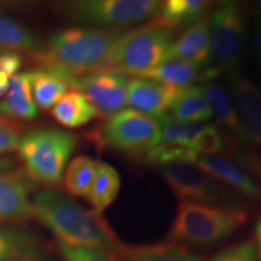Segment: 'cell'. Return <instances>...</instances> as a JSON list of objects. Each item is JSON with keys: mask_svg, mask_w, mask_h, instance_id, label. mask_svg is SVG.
<instances>
[{"mask_svg": "<svg viewBox=\"0 0 261 261\" xmlns=\"http://www.w3.org/2000/svg\"><path fill=\"white\" fill-rule=\"evenodd\" d=\"M160 125L154 117L123 109L106 120L98 139L108 148L132 158H143L158 145Z\"/></svg>", "mask_w": 261, "mask_h": 261, "instance_id": "9c48e42d", "label": "cell"}, {"mask_svg": "<svg viewBox=\"0 0 261 261\" xmlns=\"http://www.w3.org/2000/svg\"><path fill=\"white\" fill-rule=\"evenodd\" d=\"M32 217L46 226L60 243L106 250L120 255L123 244L109 224L57 190L39 191L32 198Z\"/></svg>", "mask_w": 261, "mask_h": 261, "instance_id": "6da1fadb", "label": "cell"}, {"mask_svg": "<svg viewBox=\"0 0 261 261\" xmlns=\"http://www.w3.org/2000/svg\"><path fill=\"white\" fill-rule=\"evenodd\" d=\"M247 221L248 214L243 210L180 201L168 241L187 248L214 246L232 236Z\"/></svg>", "mask_w": 261, "mask_h": 261, "instance_id": "3957f363", "label": "cell"}, {"mask_svg": "<svg viewBox=\"0 0 261 261\" xmlns=\"http://www.w3.org/2000/svg\"><path fill=\"white\" fill-rule=\"evenodd\" d=\"M210 18V64L215 71L240 69L247 45L244 8L237 2H221Z\"/></svg>", "mask_w": 261, "mask_h": 261, "instance_id": "8992f818", "label": "cell"}, {"mask_svg": "<svg viewBox=\"0 0 261 261\" xmlns=\"http://www.w3.org/2000/svg\"><path fill=\"white\" fill-rule=\"evenodd\" d=\"M31 79V71L18 73L10 79L8 93L0 100V116L23 121L37 119L38 107L33 99Z\"/></svg>", "mask_w": 261, "mask_h": 261, "instance_id": "e0dca14e", "label": "cell"}, {"mask_svg": "<svg viewBox=\"0 0 261 261\" xmlns=\"http://www.w3.org/2000/svg\"><path fill=\"white\" fill-rule=\"evenodd\" d=\"M210 6L204 0H167L161 3L151 22L171 29L188 28L205 17Z\"/></svg>", "mask_w": 261, "mask_h": 261, "instance_id": "d6986e66", "label": "cell"}, {"mask_svg": "<svg viewBox=\"0 0 261 261\" xmlns=\"http://www.w3.org/2000/svg\"><path fill=\"white\" fill-rule=\"evenodd\" d=\"M44 44L23 24L0 14V48L16 52L24 51L35 56L42 51Z\"/></svg>", "mask_w": 261, "mask_h": 261, "instance_id": "484cf974", "label": "cell"}, {"mask_svg": "<svg viewBox=\"0 0 261 261\" xmlns=\"http://www.w3.org/2000/svg\"><path fill=\"white\" fill-rule=\"evenodd\" d=\"M160 6L156 0H77L62 3L60 10L79 23L117 29L152 18Z\"/></svg>", "mask_w": 261, "mask_h": 261, "instance_id": "52a82bcc", "label": "cell"}, {"mask_svg": "<svg viewBox=\"0 0 261 261\" xmlns=\"http://www.w3.org/2000/svg\"><path fill=\"white\" fill-rule=\"evenodd\" d=\"M58 250L65 261H123L120 255L106 250L75 248L58 242Z\"/></svg>", "mask_w": 261, "mask_h": 261, "instance_id": "f546056e", "label": "cell"}, {"mask_svg": "<svg viewBox=\"0 0 261 261\" xmlns=\"http://www.w3.org/2000/svg\"><path fill=\"white\" fill-rule=\"evenodd\" d=\"M253 45H254V55L257 67L261 69V17L257 16L253 27Z\"/></svg>", "mask_w": 261, "mask_h": 261, "instance_id": "e575fe53", "label": "cell"}, {"mask_svg": "<svg viewBox=\"0 0 261 261\" xmlns=\"http://www.w3.org/2000/svg\"><path fill=\"white\" fill-rule=\"evenodd\" d=\"M168 115L179 122L204 123L213 117V112L201 86H191L178 93Z\"/></svg>", "mask_w": 261, "mask_h": 261, "instance_id": "ffe728a7", "label": "cell"}, {"mask_svg": "<svg viewBox=\"0 0 261 261\" xmlns=\"http://www.w3.org/2000/svg\"><path fill=\"white\" fill-rule=\"evenodd\" d=\"M255 247L257 252V259L261 261V218L256 221L255 225Z\"/></svg>", "mask_w": 261, "mask_h": 261, "instance_id": "8d00e7d4", "label": "cell"}, {"mask_svg": "<svg viewBox=\"0 0 261 261\" xmlns=\"http://www.w3.org/2000/svg\"><path fill=\"white\" fill-rule=\"evenodd\" d=\"M51 115L67 128H79L98 116L97 110L77 91L67 92L51 109Z\"/></svg>", "mask_w": 261, "mask_h": 261, "instance_id": "44dd1931", "label": "cell"}, {"mask_svg": "<svg viewBox=\"0 0 261 261\" xmlns=\"http://www.w3.org/2000/svg\"><path fill=\"white\" fill-rule=\"evenodd\" d=\"M0 261H47L34 238L17 230L0 228Z\"/></svg>", "mask_w": 261, "mask_h": 261, "instance_id": "cb8c5ba5", "label": "cell"}, {"mask_svg": "<svg viewBox=\"0 0 261 261\" xmlns=\"http://www.w3.org/2000/svg\"><path fill=\"white\" fill-rule=\"evenodd\" d=\"M23 65V57L16 51L2 50L0 51V71L12 77L18 74L19 69Z\"/></svg>", "mask_w": 261, "mask_h": 261, "instance_id": "836d02e7", "label": "cell"}, {"mask_svg": "<svg viewBox=\"0 0 261 261\" xmlns=\"http://www.w3.org/2000/svg\"><path fill=\"white\" fill-rule=\"evenodd\" d=\"M18 126L6 117L0 116V155L18 148Z\"/></svg>", "mask_w": 261, "mask_h": 261, "instance_id": "d6a6232c", "label": "cell"}, {"mask_svg": "<svg viewBox=\"0 0 261 261\" xmlns=\"http://www.w3.org/2000/svg\"><path fill=\"white\" fill-rule=\"evenodd\" d=\"M194 166L211 174L238 195L261 203V185L231 159L223 155L197 156Z\"/></svg>", "mask_w": 261, "mask_h": 261, "instance_id": "5bb4252c", "label": "cell"}, {"mask_svg": "<svg viewBox=\"0 0 261 261\" xmlns=\"http://www.w3.org/2000/svg\"><path fill=\"white\" fill-rule=\"evenodd\" d=\"M227 76L230 94L249 145L261 148V86L240 69Z\"/></svg>", "mask_w": 261, "mask_h": 261, "instance_id": "8fae6325", "label": "cell"}, {"mask_svg": "<svg viewBox=\"0 0 261 261\" xmlns=\"http://www.w3.org/2000/svg\"><path fill=\"white\" fill-rule=\"evenodd\" d=\"M201 89L213 112V116L217 119L218 126L220 128L223 127L224 132L230 136V138L234 142L243 145H249L246 132L234 108L232 97L228 91L225 90L218 81H215L214 74L210 71L202 74Z\"/></svg>", "mask_w": 261, "mask_h": 261, "instance_id": "4fadbf2b", "label": "cell"}, {"mask_svg": "<svg viewBox=\"0 0 261 261\" xmlns=\"http://www.w3.org/2000/svg\"><path fill=\"white\" fill-rule=\"evenodd\" d=\"M32 94L35 106L42 110L52 109L58 100L73 87L75 77L60 70L41 68L31 71Z\"/></svg>", "mask_w": 261, "mask_h": 261, "instance_id": "ac0fdd59", "label": "cell"}, {"mask_svg": "<svg viewBox=\"0 0 261 261\" xmlns=\"http://www.w3.org/2000/svg\"><path fill=\"white\" fill-rule=\"evenodd\" d=\"M202 68L180 60H168L138 77H146L177 90H185L201 76Z\"/></svg>", "mask_w": 261, "mask_h": 261, "instance_id": "d4e9b609", "label": "cell"}, {"mask_svg": "<svg viewBox=\"0 0 261 261\" xmlns=\"http://www.w3.org/2000/svg\"><path fill=\"white\" fill-rule=\"evenodd\" d=\"M122 33L120 29L87 27L62 29L51 35L34 60L42 68L60 70L73 77L109 70L110 58Z\"/></svg>", "mask_w": 261, "mask_h": 261, "instance_id": "7a4b0ae2", "label": "cell"}, {"mask_svg": "<svg viewBox=\"0 0 261 261\" xmlns=\"http://www.w3.org/2000/svg\"><path fill=\"white\" fill-rule=\"evenodd\" d=\"M231 140L230 136L218 125L204 123L189 149L196 156H218L226 152Z\"/></svg>", "mask_w": 261, "mask_h": 261, "instance_id": "f1b7e54d", "label": "cell"}, {"mask_svg": "<svg viewBox=\"0 0 261 261\" xmlns=\"http://www.w3.org/2000/svg\"><path fill=\"white\" fill-rule=\"evenodd\" d=\"M120 256L123 261H202L187 247L173 242H163L145 246L123 247Z\"/></svg>", "mask_w": 261, "mask_h": 261, "instance_id": "603a6c76", "label": "cell"}, {"mask_svg": "<svg viewBox=\"0 0 261 261\" xmlns=\"http://www.w3.org/2000/svg\"><path fill=\"white\" fill-rule=\"evenodd\" d=\"M97 162L89 156H77L65 168L64 184L68 192L75 197H85L92 185Z\"/></svg>", "mask_w": 261, "mask_h": 261, "instance_id": "4316f807", "label": "cell"}, {"mask_svg": "<svg viewBox=\"0 0 261 261\" xmlns=\"http://www.w3.org/2000/svg\"><path fill=\"white\" fill-rule=\"evenodd\" d=\"M205 261H257V252L253 241H244L223 249Z\"/></svg>", "mask_w": 261, "mask_h": 261, "instance_id": "1f68e13d", "label": "cell"}, {"mask_svg": "<svg viewBox=\"0 0 261 261\" xmlns=\"http://www.w3.org/2000/svg\"><path fill=\"white\" fill-rule=\"evenodd\" d=\"M174 29L149 23L123 32L110 58L109 70L142 76L169 60Z\"/></svg>", "mask_w": 261, "mask_h": 261, "instance_id": "5b68a950", "label": "cell"}, {"mask_svg": "<svg viewBox=\"0 0 261 261\" xmlns=\"http://www.w3.org/2000/svg\"><path fill=\"white\" fill-rule=\"evenodd\" d=\"M226 152L232 161L242 167L248 174L254 175L261 181V156L259 154L250 149L238 146L233 140L228 145Z\"/></svg>", "mask_w": 261, "mask_h": 261, "instance_id": "4dcf8cb0", "label": "cell"}, {"mask_svg": "<svg viewBox=\"0 0 261 261\" xmlns=\"http://www.w3.org/2000/svg\"><path fill=\"white\" fill-rule=\"evenodd\" d=\"M160 125L158 145H174L190 148L196 136L203 128L204 123H184L165 115L158 119ZM156 145V146H158Z\"/></svg>", "mask_w": 261, "mask_h": 261, "instance_id": "83f0119b", "label": "cell"}, {"mask_svg": "<svg viewBox=\"0 0 261 261\" xmlns=\"http://www.w3.org/2000/svg\"><path fill=\"white\" fill-rule=\"evenodd\" d=\"M29 182L17 173L0 174V223H21L32 217Z\"/></svg>", "mask_w": 261, "mask_h": 261, "instance_id": "9a60e30c", "label": "cell"}, {"mask_svg": "<svg viewBox=\"0 0 261 261\" xmlns=\"http://www.w3.org/2000/svg\"><path fill=\"white\" fill-rule=\"evenodd\" d=\"M254 6H255V9H256L257 16H260V17H261V0H260V2H256L255 4H254Z\"/></svg>", "mask_w": 261, "mask_h": 261, "instance_id": "f35d334b", "label": "cell"}, {"mask_svg": "<svg viewBox=\"0 0 261 261\" xmlns=\"http://www.w3.org/2000/svg\"><path fill=\"white\" fill-rule=\"evenodd\" d=\"M158 168L179 201H194L241 210L242 200L237 192L194 165L168 163Z\"/></svg>", "mask_w": 261, "mask_h": 261, "instance_id": "ba28073f", "label": "cell"}, {"mask_svg": "<svg viewBox=\"0 0 261 261\" xmlns=\"http://www.w3.org/2000/svg\"><path fill=\"white\" fill-rule=\"evenodd\" d=\"M210 18L208 15L185 28L173 42L169 60L189 62L200 68L210 64Z\"/></svg>", "mask_w": 261, "mask_h": 261, "instance_id": "2e32d148", "label": "cell"}, {"mask_svg": "<svg viewBox=\"0 0 261 261\" xmlns=\"http://www.w3.org/2000/svg\"><path fill=\"white\" fill-rule=\"evenodd\" d=\"M180 91L146 77H135L128 84L127 106L158 120L169 113L173 100Z\"/></svg>", "mask_w": 261, "mask_h": 261, "instance_id": "7c38bea8", "label": "cell"}, {"mask_svg": "<svg viewBox=\"0 0 261 261\" xmlns=\"http://www.w3.org/2000/svg\"><path fill=\"white\" fill-rule=\"evenodd\" d=\"M10 79L11 77H9L8 75L0 71V97L5 96L8 93L10 87Z\"/></svg>", "mask_w": 261, "mask_h": 261, "instance_id": "d590c367", "label": "cell"}, {"mask_svg": "<svg viewBox=\"0 0 261 261\" xmlns=\"http://www.w3.org/2000/svg\"><path fill=\"white\" fill-rule=\"evenodd\" d=\"M77 145L76 135L58 128H39L19 138L18 152L32 179L46 187L60 184L68 160Z\"/></svg>", "mask_w": 261, "mask_h": 261, "instance_id": "277c9868", "label": "cell"}, {"mask_svg": "<svg viewBox=\"0 0 261 261\" xmlns=\"http://www.w3.org/2000/svg\"><path fill=\"white\" fill-rule=\"evenodd\" d=\"M120 187L121 179L116 169L106 162L98 161L92 185L85 198L92 205V211L100 214L116 200Z\"/></svg>", "mask_w": 261, "mask_h": 261, "instance_id": "7402d4cb", "label": "cell"}, {"mask_svg": "<svg viewBox=\"0 0 261 261\" xmlns=\"http://www.w3.org/2000/svg\"><path fill=\"white\" fill-rule=\"evenodd\" d=\"M127 75L115 70H100L75 77L73 89L80 92L97 110L98 115L112 116L126 109Z\"/></svg>", "mask_w": 261, "mask_h": 261, "instance_id": "30bf717a", "label": "cell"}, {"mask_svg": "<svg viewBox=\"0 0 261 261\" xmlns=\"http://www.w3.org/2000/svg\"><path fill=\"white\" fill-rule=\"evenodd\" d=\"M12 162L9 161V160L5 159H0V172H4V171H9L11 168Z\"/></svg>", "mask_w": 261, "mask_h": 261, "instance_id": "74e56055", "label": "cell"}]
</instances>
